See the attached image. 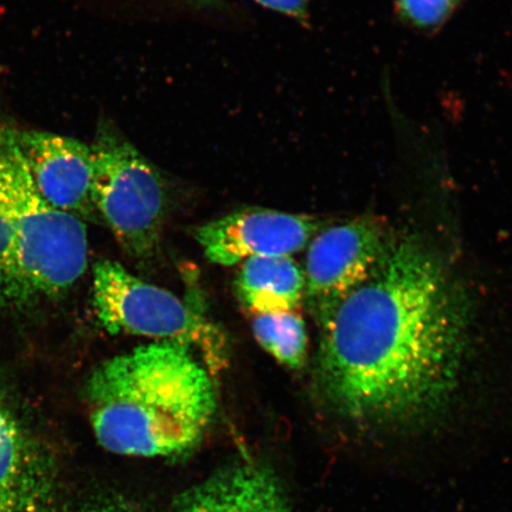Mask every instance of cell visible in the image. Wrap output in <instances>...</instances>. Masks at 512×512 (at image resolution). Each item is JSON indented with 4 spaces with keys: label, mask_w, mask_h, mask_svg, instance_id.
<instances>
[{
    "label": "cell",
    "mask_w": 512,
    "mask_h": 512,
    "mask_svg": "<svg viewBox=\"0 0 512 512\" xmlns=\"http://www.w3.org/2000/svg\"><path fill=\"white\" fill-rule=\"evenodd\" d=\"M467 331L469 305L443 262L416 238L392 239L322 325L319 393L351 424H418L451 399Z\"/></svg>",
    "instance_id": "obj_1"
},
{
    "label": "cell",
    "mask_w": 512,
    "mask_h": 512,
    "mask_svg": "<svg viewBox=\"0 0 512 512\" xmlns=\"http://www.w3.org/2000/svg\"><path fill=\"white\" fill-rule=\"evenodd\" d=\"M83 393L96 440L119 456H184L201 443L217 408L213 380L194 350L170 341L100 363Z\"/></svg>",
    "instance_id": "obj_2"
},
{
    "label": "cell",
    "mask_w": 512,
    "mask_h": 512,
    "mask_svg": "<svg viewBox=\"0 0 512 512\" xmlns=\"http://www.w3.org/2000/svg\"><path fill=\"white\" fill-rule=\"evenodd\" d=\"M87 265L85 222L44 200L16 132L0 128V311L28 312L66 296Z\"/></svg>",
    "instance_id": "obj_3"
},
{
    "label": "cell",
    "mask_w": 512,
    "mask_h": 512,
    "mask_svg": "<svg viewBox=\"0 0 512 512\" xmlns=\"http://www.w3.org/2000/svg\"><path fill=\"white\" fill-rule=\"evenodd\" d=\"M93 306L108 334L188 345L201 352L210 373L226 366L227 338L215 324L174 293L134 277L117 261L94 265Z\"/></svg>",
    "instance_id": "obj_4"
},
{
    "label": "cell",
    "mask_w": 512,
    "mask_h": 512,
    "mask_svg": "<svg viewBox=\"0 0 512 512\" xmlns=\"http://www.w3.org/2000/svg\"><path fill=\"white\" fill-rule=\"evenodd\" d=\"M92 152L96 213L128 255L152 258L168 211V188L162 175L107 121L99 126Z\"/></svg>",
    "instance_id": "obj_5"
},
{
    "label": "cell",
    "mask_w": 512,
    "mask_h": 512,
    "mask_svg": "<svg viewBox=\"0 0 512 512\" xmlns=\"http://www.w3.org/2000/svg\"><path fill=\"white\" fill-rule=\"evenodd\" d=\"M390 240L379 220L363 217L319 232L305 265L304 298L320 325L366 281Z\"/></svg>",
    "instance_id": "obj_6"
},
{
    "label": "cell",
    "mask_w": 512,
    "mask_h": 512,
    "mask_svg": "<svg viewBox=\"0 0 512 512\" xmlns=\"http://www.w3.org/2000/svg\"><path fill=\"white\" fill-rule=\"evenodd\" d=\"M312 216L246 208L196 228L194 236L211 262L235 266L258 256H291L319 233Z\"/></svg>",
    "instance_id": "obj_7"
},
{
    "label": "cell",
    "mask_w": 512,
    "mask_h": 512,
    "mask_svg": "<svg viewBox=\"0 0 512 512\" xmlns=\"http://www.w3.org/2000/svg\"><path fill=\"white\" fill-rule=\"evenodd\" d=\"M53 489L47 448L0 381V512H49Z\"/></svg>",
    "instance_id": "obj_8"
},
{
    "label": "cell",
    "mask_w": 512,
    "mask_h": 512,
    "mask_svg": "<svg viewBox=\"0 0 512 512\" xmlns=\"http://www.w3.org/2000/svg\"><path fill=\"white\" fill-rule=\"evenodd\" d=\"M16 137L32 181L44 200L82 221H98L93 202L92 147L41 131H16Z\"/></svg>",
    "instance_id": "obj_9"
},
{
    "label": "cell",
    "mask_w": 512,
    "mask_h": 512,
    "mask_svg": "<svg viewBox=\"0 0 512 512\" xmlns=\"http://www.w3.org/2000/svg\"><path fill=\"white\" fill-rule=\"evenodd\" d=\"M175 512H290L283 483L266 465L224 466L179 496Z\"/></svg>",
    "instance_id": "obj_10"
},
{
    "label": "cell",
    "mask_w": 512,
    "mask_h": 512,
    "mask_svg": "<svg viewBox=\"0 0 512 512\" xmlns=\"http://www.w3.org/2000/svg\"><path fill=\"white\" fill-rule=\"evenodd\" d=\"M235 285L241 304L254 316L296 311L305 293L304 272L291 256L242 262Z\"/></svg>",
    "instance_id": "obj_11"
},
{
    "label": "cell",
    "mask_w": 512,
    "mask_h": 512,
    "mask_svg": "<svg viewBox=\"0 0 512 512\" xmlns=\"http://www.w3.org/2000/svg\"><path fill=\"white\" fill-rule=\"evenodd\" d=\"M252 326L256 341L275 360L293 370L305 366L309 341L305 322L296 311L256 315Z\"/></svg>",
    "instance_id": "obj_12"
},
{
    "label": "cell",
    "mask_w": 512,
    "mask_h": 512,
    "mask_svg": "<svg viewBox=\"0 0 512 512\" xmlns=\"http://www.w3.org/2000/svg\"><path fill=\"white\" fill-rule=\"evenodd\" d=\"M457 3L458 0H399V11L415 27L431 29L444 23Z\"/></svg>",
    "instance_id": "obj_13"
},
{
    "label": "cell",
    "mask_w": 512,
    "mask_h": 512,
    "mask_svg": "<svg viewBox=\"0 0 512 512\" xmlns=\"http://www.w3.org/2000/svg\"><path fill=\"white\" fill-rule=\"evenodd\" d=\"M264 8L280 12L298 21H305L307 18V6L309 0H255Z\"/></svg>",
    "instance_id": "obj_14"
},
{
    "label": "cell",
    "mask_w": 512,
    "mask_h": 512,
    "mask_svg": "<svg viewBox=\"0 0 512 512\" xmlns=\"http://www.w3.org/2000/svg\"><path fill=\"white\" fill-rule=\"evenodd\" d=\"M74 512H139L132 505L117 501L114 498L96 499V501L83 504L82 507Z\"/></svg>",
    "instance_id": "obj_15"
},
{
    "label": "cell",
    "mask_w": 512,
    "mask_h": 512,
    "mask_svg": "<svg viewBox=\"0 0 512 512\" xmlns=\"http://www.w3.org/2000/svg\"><path fill=\"white\" fill-rule=\"evenodd\" d=\"M458 2H459V0H458Z\"/></svg>",
    "instance_id": "obj_16"
}]
</instances>
